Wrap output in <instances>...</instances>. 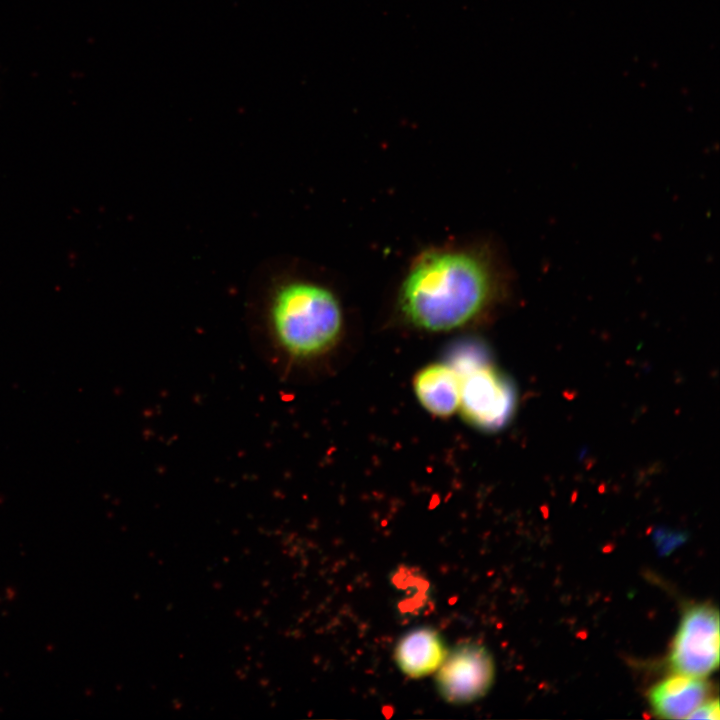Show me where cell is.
Masks as SVG:
<instances>
[{"instance_id": "obj_1", "label": "cell", "mask_w": 720, "mask_h": 720, "mask_svg": "<svg viewBox=\"0 0 720 720\" xmlns=\"http://www.w3.org/2000/svg\"><path fill=\"white\" fill-rule=\"evenodd\" d=\"M497 278L479 255L443 249L425 253L410 268L400 308L416 327L448 331L478 315L494 296Z\"/></svg>"}, {"instance_id": "obj_6", "label": "cell", "mask_w": 720, "mask_h": 720, "mask_svg": "<svg viewBox=\"0 0 720 720\" xmlns=\"http://www.w3.org/2000/svg\"><path fill=\"white\" fill-rule=\"evenodd\" d=\"M710 686L704 678L674 673L656 683L648 692L655 715L664 719H688L708 700Z\"/></svg>"}, {"instance_id": "obj_9", "label": "cell", "mask_w": 720, "mask_h": 720, "mask_svg": "<svg viewBox=\"0 0 720 720\" xmlns=\"http://www.w3.org/2000/svg\"><path fill=\"white\" fill-rule=\"evenodd\" d=\"M719 702L718 699H708L704 703H702L699 707H697L689 716L688 719H711V720H718L719 715Z\"/></svg>"}, {"instance_id": "obj_8", "label": "cell", "mask_w": 720, "mask_h": 720, "mask_svg": "<svg viewBox=\"0 0 720 720\" xmlns=\"http://www.w3.org/2000/svg\"><path fill=\"white\" fill-rule=\"evenodd\" d=\"M417 399L431 414L448 417L459 408L460 376L451 364L433 363L414 379Z\"/></svg>"}, {"instance_id": "obj_7", "label": "cell", "mask_w": 720, "mask_h": 720, "mask_svg": "<svg viewBox=\"0 0 720 720\" xmlns=\"http://www.w3.org/2000/svg\"><path fill=\"white\" fill-rule=\"evenodd\" d=\"M447 650L441 635L431 627H418L404 634L395 648V660L400 670L411 678H421L435 672Z\"/></svg>"}, {"instance_id": "obj_3", "label": "cell", "mask_w": 720, "mask_h": 720, "mask_svg": "<svg viewBox=\"0 0 720 720\" xmlns=\"http://www.w3.org/2000/svg\"><path fill=\"white\" fill-rule=\"evenodd\" d=\"M451 365L460 376L459 409L464 418L486 430L504 426L516 404L510 381L478 353H461Z\"/></svg>"}, {"instance_id": "obj_4", "label": "cell", "mask_w": 720, "mask_h": 720, "mask_svg": "<svg viewBox=\"0 0 720 720\" xmlns=\"http://www.w3.org/2000/svg\"><path fill=\"white\" fill-rule=\"evenodd\" d=\"M669 664L674 673L705 678L719 665V613L709 604L689 607L673 638Z\"/></svg>"}, {"instance_id": "obj_5", "label": "cell", "mask_w": 720, "mask_h": 720, "mask_svg": "<svg viewBox=\"0 0 720 720\" xmlns=\"http://www.w3.org/2000/svg\"><path fill=\"white\" fill-rule=\"evenodd\" d=\"M495 677L490 652L475 642L454 647L436 670V686L443 699L452 704L478 700L491 688Z\"/></svg>"}, {"instance_id": "obj_2", "label": "cell", "mask_w": 720, "mask_h": 720, "mask_svg": "<svg viewBox=\"0 0 720 720\" xmlns=\"http://www.w3.org/2000/svg\"><path fill=\"white\" fill-rule=\"evenodd\" d=\"M265 319L273 342L290 358L307 359L330 349L342 329V310L326 286L277 273L270 279Z\"/></svg>"}]
</instances>
